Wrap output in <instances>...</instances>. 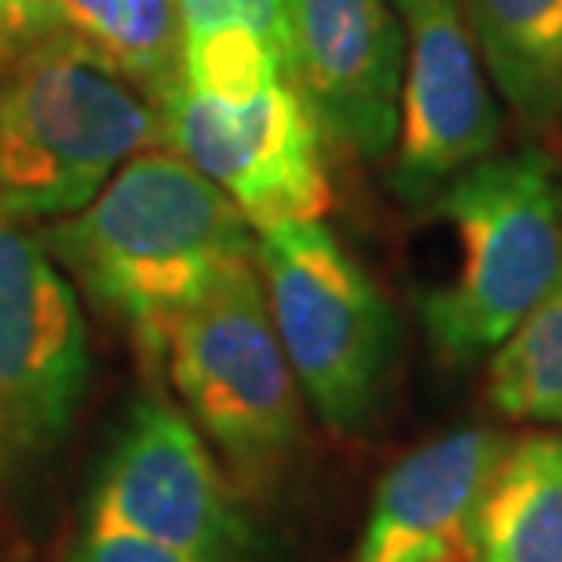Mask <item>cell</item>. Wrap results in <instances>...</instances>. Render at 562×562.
I'll return each mask as SVG.
<instances>
[{"label":"cell","instance_id":"cell-1","mask_svg":"<svg viewBox=\"0 0 562 562\" xmlns=\"http://www.w3.org/2000/svg\"><path fill=\"white\" fill-rule=\"evenodd\" d=\"M41 238L150 362L168 355L179 318L201 292L256 252L238 205L172 150L128 157L85 209Z\"/></svg>","mask_w":562,"mask_h":562},{"label":"cell","instance_id":"cell-2","mask_svg":"<svg viewBox=\"0 0 562 562\" xmlns=\"http://www.w3.org/2000/svg\"><path fill=\"white\" fill-rule=\"evenodd\" d=\"M435 267L417 289L431 351L475 366L562 274V165L541 146L493 150L420 209Z\"/></svg>","mask_w":562,"mask_h":562},{"label":"cell","instance_id":"cell-3","mask_svg":"<svg viewBox=\"0 0 562 562\" xmlns=\"http://www.w3.org/2000/svg\"><path fill=\"white\" fill-rule=\"evenodd\" d=\"M0 66L4 216H70L128 157L161 143V106L63 33Z\"/></svg>","mask_w":562,"mask_h":562},{"label":"cell","instance_id":"cell-4","mask_svg":"<svg viewBox=\"0 0 562 562\" xmlns=\"http://www.w3.org/2000/svg\"><path fill=\"white\" fill-rule=\"evenodd\" d=\"M256 234L267 311L300 395L333 431H362L384 402L398 358L387 300L322 220Z\"/></svg>","mask_w":562,"mask_h":562},{"label":"cell","instance_id":"cell-5","mask_svg":"<svg viewBox=\"0 0 562 562\" xmlns=\"http://www.w3.org/2000/svg\"><path fill=\"white\" fill-rule=\"evenodd\" d=\"M168 369L190 420L234 482L267 490L303 435V398L267 311L256 252L231 263L179 318Z\"/></svg>","mask_w":562,"mask_h":562},{"label":"cell","instance_id":"cell-6","mask_svg":"<svg viewBox=\"0 0 562 562\" xmlns=\"http://www.w3.org/2000/svg\"><path fill=\"white\" fill-rule=\"evenodd\" d=\"M77 292L26 220L0 212V486L26 482L66 442L88 395Z\"/></svg>","mask_w":562,"mask_h":562},{"label":"cell","instance_id":"cell-7","mask_svg":"<svg viewBox=\"0 0 562 562\" xmlns=\"http://www.w3.org/2000/svg\"><path fill=\"white\" fill-rule=\"evenodd\" d=\"M161 143L212 179L252 231L322 220L329 209L325 139L289 81L249 99L201 95L183 85L161 103Z\"/></svg>","mask_w":562,"mask_h":562},{"label":"cell","instance_id":"cell-8","mask_svg":"<svg viewBox=\"0 0 562 562\" xmlns=\"http://www.w3.org/2000/svg\"><path fill=\"white\" fill-rule=\"evenodd\" d=\"M402 22V92L391 187L424 209L497 150L501 106L460 0H391Z\"/></svg>","mask_w":562,"mask_h":562},{"label":"cell","instance_id":"cell-9","mask_svg":"<svg viewBox=\"0 0 562 562\" xmlns=\"http://www.w3.org/2000/svg\"><path fill=\"white\" fill-rule=\"evenodd\" d=\"M231 501V482L194 420L161 398H143L110 449L88 522L150 537L201 562H231L241 544Z\"/></svg>","mask_w":562,"mask_h":562},{"label":"cell","instance_id":"cell-10","mask_svg":"<svg viewBox=\"0 0 562 562\" xmlns=\"http://www.w3.org/2000/svg\"><path fill=\"white\" fill-rule=\"evenodd\" d=\"M285 77L322 139L376 161L398 136L402 22L391 0H285Z\"/></svg>","mask_w":562,"mask_h":562},{"label":"cell","instance_id":"cell-11","mask_svg":"<svg viewBox=\"0 0 562 562\" xmlns=\"http://www.w3.org/2000/svg\"><path fill=\"white\" fill-rule=\"evenodd\" d=\"M512 435L460 427L380 479L355 562H464L471 508Z\"/></svg>","mask_w":562,"mask_h":562},{"label":"cell","instance_id":"cell-12","mask_svg":"<svg viewBox=\"0 0 562 562\" xmlns=\"http://www.w3.org/2000/svg\"><path fill=\"white\" fill-rule=\"evenodd\" d=\"M464 562H562V435L508 438L471 508Z\"/></svg>","mask_w":562,"mask_h":562},{"label":"cell","instance_id":"cell-13","mask_svg":"<svg viewBox=\"0 0 562 562\" xmlns=\"http://www.w3.org/2000/svg\"><path fill=\"white\" fill-rule=\"evenodd\" d=\"M183 85L216 99H249L289 81L285 0H176Z\"/></svg>","mask_w":562,"mask_h":562},{"label":"cell","instance_id":"cell-14","mask_svg":"<svg viewBox=\"0 0 562 562\" xmlns=\"http://www.w3.org/2000/svg\"><path fill=\"white\" fill-rule=\"evenodd\" d=\"M490 85L526 128L562 121V0H460Z\"/></svg>","mask_w":562,"mask_h":562},{"label":"cell","instance_id":"cell-15","mask_svg":"<svg viewBox=\"0 0 562 562\" xmlns=\"http://www.w3.org/2000/svg\"><path fill=\"white\" fill-rule=\"evenodd\" d=\"M55 33L132 81L157 106L183 88L176 0H52Z\"/></svg>","mask_w":562,"mask_h":562},{"label":"cell","instance_id":"cell-16","mask_svg":"<svg viewBox=\"0 0 562 562\" xmlns=\"http://www.w3.org/2000/svg\"><path fill=\"white\" fill-rule=\"evenodd\" d=\"M486 395L508 420L562 424V274L490 355Z\"/></svg>","mask_w":562,"mask_h":562},{"label":"cell","instance_id":"cell-17","mask_svg":"<svg viewBox=\"0 0 562 562\" xmlns=\"http://www.w3.org/2000/svg\"><path fill=\"white\" fill-rule=\"evenodd\" d=\"M66 562H201V559L179 552V548L157 544L150 537L117 530V526L88 522L81 541L74 544Z\"/></svg>","mask_w":562,"mask_h":562},{"label":"cell","instance_id":"cell-18","mask_svg":"<svg viewBox=\"0 0 562 562\" xmlns=\"http://www.w3.org/2000/svg\"><path fill=\"white\" fill-rule=\"evenodd\" d=\"M55 33L52 0H0V63Z\"/></svg>","mask_w":562,"mask_h":562}]
</instances>
